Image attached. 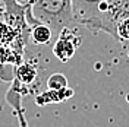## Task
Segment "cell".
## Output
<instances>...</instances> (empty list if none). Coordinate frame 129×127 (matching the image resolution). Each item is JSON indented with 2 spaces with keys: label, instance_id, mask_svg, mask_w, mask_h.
Segmentation results:
<instances>
[{
  "label": "cell",
  "instance_id": "1",
  "mask_svg": "<svg viewBox=\"0 0 129 127\" xmlns=\"http://www.w3.org/2000/svg\"><path fill=\"white\" fill-rule=\"evenodd\" d=\"M26 24L31 29L38 24L51 28L53 34L69 28L75 22L72 10V0H32L26 6Z\"/></svg>",
  "mask_w": 129,
  "mask_h": 127
},
{
  "label": "cell",
  "instance_id": "2",
  "mask_svg": "<svg viewBox=\"0 0 129 127\" xmlns=\"http://www.w3.org/2000/svg\"><path fill=\"white\" fill-rule=\"evenodd\" d=\"M106 3L107 0H72L75 22L92 32H100L103 28Z\"/></svg>",
  "mask_w": 129,
  "mask_h": 127
},
{
  "label": "cell",
  "instance_id": "3",
  "mask_svg": "<svg viewBox=\"0 0 129 127\" xmlns=\"http://www.w3.org/2000/svg\"><path fill=\"white\" fill-rule=\"evenodd\" d=\"M128 16H129V0H107L101 31L109 34L114 40H117L116 24L120 19L128 18Z\"/></svg>",
  "mask_w": 129,
  "mask_h": 127
},
{
  "label": "cell",
  "instance_id": "4",
  "mask_svg": "<svg viewBox=\"0 0 129 127\" xmlns=\"http://www.w3.org/2000/svg\"><path fill=\"white\" fill-rule=\"evenodd\" d=\"M79 47V40L78 37L71 32L69 28H66L59 34V38H57L56 44L53 47V54L62 61V63H66L69 61L73 57L76 48Z\"/></svg>",
  "mask_w": 129,
  "mask_h": 127
},
{
  "label": "cell",
  "instance_id": "5",
  "mask_svg": "<svg viewBox=\"0 0 129 127\" xmlns=\"http://www.w3.org/2000/svg\"><path fill=\"white\" fill-rule=\"evenodd\" d=\"M73 95V91L71 88L66 89H60V91H53V89H47L46 92H41L40 95L35 96V102L40 107H46L48 104H60L69 99Z\"/></svg>",
  "mask_w": 129,
  "mask_h": 127
},
{
  "label": "cell",
  "instance_id": "6",
  "mask_svg": "<svg viewBox=\"0 0 129 127\" xmlns=\"http://www.w3.org/2000/svg\"><path fill=\"white\" fill-rule=\"evenodd\" d=\"M15 80V67L12 64L0 63V108L6 101V94Z\"/></svg>",
  "mask_w": 129,
  "mask_h": 127
},
{
  "label": "cell",
  "instance_id": "7",
  "mask_svg": "<svg viewBox=\"0 0 129 127\" xmlns=\"http://www.w3.org/2000/svg\"><path fill=\"white\" fill-rule=\"evenodd\" d=\"M37 78V69L31 63H21L15 67V79L21 85H31Z\"/></svg>",
  "mask_w": 129,
  "mask_h": 127
},
{
  "label": "cell",
  "instance_id": "8",
  "mask_svg": "<svg viewBox=\"0 0 129 127\" xmlns=\"http://www.w3.org/2000/svg\"><path fill=\"white\" fill-rule=\"evenodd\" d=\"M31 38L35 44L38 45H46L53 38V31L51 28L44 24H38L31 28Z\"/></svg>",
  "mask_w": 129,
  "mask_h": 127
},
{
  "label": "cell",
  "instance_id": "9",
  "mask_svg": "<svg viewBox=\"0 0 129 127\" xmlns=\"http://www.w3.org/2000/svg\"><path fill=\"white\" fill-rule=\"evenodd\" d=\"M47 88L53 91H60L68 88V78L62 73H53L47 79Z\"/></svg>",
  "mask_w": 129,
  "mask_h": 127
},
{
  "label": "cell",
  "instance_id": "10",
  "mask_svg": "<svg viewBox=\"0 0 129 127\" xmlns=\"http://www.w3.org/2000/svg\"><path fill=\"white\" fill-rule=\"evenodd\" d=\"M116 34H117V41L129 44V16L120 19L116 24Z\"/></svg>",
  "mask_w": 129,
  "mask_h": 127
},
{
  "label": "cell",
  "instance_id": "11",
  "mask_svg": "<svg viewBox=\"0 0 129 127\" xmlns=\"http://www.w3.org/2000/svg\"><path fill=\"white\" fill-rule=\"evenodd\" d=\"M8 104L12 105V108H13L15 112L18 114V118H19L21 127H28V123H26V120H25L24 110H22V107H21V96H12V98L8 101Z\"/></svg>",
  "mask_w": 129,
  "mask_h": 127
},
{
  "label": "cell",
  "instance_id": "12",
  "mask_svg": "<svg viewBox=\"0 0 129 127\" xmlns=\"http://www.w3.org/2000/svg\"><path fill=\"white\" fill-rule=\"evenodd\" d=\"M16 2H18L19 5H22V6H28V5L31 3L32 0H16Z\"/></svg>",
  "mask_w": 129,
  "mask_h": 127
},
{
  "label": "cell",
  "instance_id": "13",
  "mask_svg": "<svg viewBox=\"0 0 129 127\" xmlns=\"http://www.w3.org/2000/svg\"><path fill=\"white\" fill-rule=\"evenodd\" d=\"M128 45H129V44H128Z\"/></svg>",
  "mask_w": 129,
  "mask_h": 127
}]
</instances>
